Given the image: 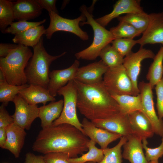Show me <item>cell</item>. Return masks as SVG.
Segmentation results:
<instances>
[{"mask_svg": "<svg viewBox=\"0 0 163 163\" xmlns=\"http://www.w3.org/2000/svg\"><path fill=\"white\" fill-rule=\"evenodd\" d=\"M89 140L74 126L63 124L42 129L32 148L34 151L44 154L59 152L66 154L69 158H75L88 150Z\"/></svg>", "mask_w": 163, "mask_h": 163, "instance_id": "6da1fadb", "label": "cell"}, {"mask_svg": "<svg viewBox=\"0 0 163 163\" xmlns=\"http://www.w3.org/2000/svg\"><path fill=\"white\" fill-rule=\"evenodd\" d=\"M77 94V107L91 121L106 119L120 112L118 103L103 83L85 84L74 79Z\"/></svg>", "mask_w": 163, "mask_h": 163, "instance_id": "7a4b0ae2", "label": "cell"}, {"mask_svg": "<svg viewBox=\"0 0 163 163\" xmlns=\"http://www.w3.org/2000/svg\"><path fill=\"white\" fill-rule=\"evenodd\" d=\"M43 40L42 37L39 42L33 47L34 53L28 62L25 72L28 84L40 85L47 89L51 64L65 55L66 52L56 56L50 55L45 49Z\"/></svg>", "mask_w": 163, "mask_h": 163, "instance_id": "3957f363", "label": "cell"}, {"mask_svg": "<svg viewBox=\"0 0 163 163\" xmlns=\"http://www.w3.org/2000/svg\"><path fill=\"white\" fill-rule=\"evenodd\" d=\"M18 45L6 57L0 58V70L8 83L16 86L27 83L25 69L33 55L28 47Z\"/></svg>", "mask_w": 163, "mask_h": 163, "instance_id": "277c9868", "label": "cell"}, {"mask_svg": "<svg viewBox=\"0 0 163 163\" xmlns=\"http://www.w3.org/2000/svg\"><path fill=\"white\" fill-rule=\"evenodd\" d=\"M88 8L85 5L81 6L80 10L86 18V21L81 22L80 24H88L92 27L94 34V39L91 45L86 49L76 53L75 56L77 59L93 60L99 56L102 49L110 44L115 38L111 32L96 22L93 17V7Z\"/></svg>", "mask_w": 163, "mask_h": 163, "instance_id": "5b68a950", "label": "cell"}, {"mask_svg": "<svg viewBox=\"0 0 163 163\" xmlns=\"http://www.w3.org/2000/svg\"><path fill=\"white\" fill-rule=\"evenodd\" d=\"M58 94L63 97V107L60 116L53 122L52 125L63 124L71 125L84 134L82 123L79 121L76 113L77 94L74 80L70 81L60 88Z\"/></svg>", "mask_w": 163, "mask_h": 163, "instance_id": "8992f818", "label": "cell"}, {"mask_svg": "<svg viewBox=\"0 0 163 163\" xmlns=\"http://www.w3.org/2000/svg\"><path fill=\"white\" fill-rule=\"evenodd\" d=\"M103 83L110 94L135 96L132 81L123 65L109 68L104 75Z\"/></svg>", "mask_w": 163, "mask_h": 163, "instance_id": "52a82bcc", "label": "cell"}, {"mask_svg": "<svg viewBox=\"0 0 163 163\" xmlns=\"http://www.w3.org/2000/svg\"><path fill=\"white\" fill-rule=\"evenodd\" d=\"M48 13L50 24L46 29L45 34L47 39H50L55 32L62 31L72 33L83 40L88 39L89 36L87 33L79 27L81 22L85 21L86 20L84 14H82L78 18L70 19L63 18L53 12Z\"/></svg>", "mask_w": 163, "mask_h": 163, "instance_id": "ba28073f", "label": "cell"}, {"mask_svg": "<svg viewBox=\"0 0 163 163\" xmlns=\"http://www.w3.org/2000/svg\"><path fill=\"white\" fill-rule=\"evenodd\" d=\"M138 88L141 95L142 112L150 121L154 133L163 137V120L160 119L155 112L153 100L152 88L149 82H140Z\"/></svg>", "mask_w": 163, "mask_h": 163, "instance_id": "9c48e42d", "label": "cell"}, {"mask_svg": "<svg viewBox=\"0 0 163 163\" xmlns=\"http://www.w3.org/2000/svg\"><path fill=\"white\" fill-rule=\"evenodd\" d=\"M155 56L151 50L140 47L137 52L132 51L124 58L123 65L132 81L135 96L140 94L138 79L141 69V62L146 59H153Z\"/></svg>", "mask_w": 163, "mask_h": 163, "instance_id": "30bf717a", "label": "cell"}, {"mask_svg": "<svg viewBox=\"0 0 163 163\" xmlns=\"http://www.w3.org/2000/svg\"><path fill=\"white\" fill-rule=\"evenodd\" d=\"M15 107L14 114L11 115L14 123L24 129L29 130L34 120L39 117V107L26 102L19 94L12 101Z\"/></svg>", "mask_w": 163, "mask_h": 163, "instance_id": "8fae6325", "label": "cell"}, {"mask_svg": "<svg viewBox=\"0 0 163 163\" xmlns=\"http://www.w3.org/2000/svg\"><path fill=\"white\" fill-rule=\"evenodd\" d=\"M148 26L137 40V43L142 47L148 44H161L163 45V12L152 13L149 14Z\"/></svg>", "mask_w": 163, "mask_h": 163, "instance_id": "7c38bea8", "label": "cell"}, {"mask_svg": "<svg viewBox=\"0 0 163 163\" xmlns=\"http://www.w3.org/2000/svg\"><path fill=\"white\" fill-rule=\"evenodd\" d=\"M79 65V62L76 59L68 68L54 70L50 72L47 89L52 96H56L60 88L65 86L70 81L74 79Z\"/></svg>", "mask_w": 163, "mask_h": 163, "instance_id": "4fadbf2b", "label": "cell"}, {"mask_svg": "<svg viewBox=\"0 0 163 163\" xmlns=\"http://www.w3.org/2000/svg\"><path fill=\"white\" fill-rule=\"evenodd\" d=\"M109 67L101 59L98 61L79 67L74 80L85 84H93L103 82V75Z\"/></svg>", "mask_w": 163, "mask_h": 163, "instance_id": "5bb4252c", "label": "cell"}, {"mask_svg": "<svg viewBox=\"0 0 163 163\" xmlns=\"http://www.w3.org/2000/svg\"><path fill=\"white\" fill-rule=\"evenodd\" d=\"M82 124L85 134L98 144L102 149L107 148L109 144L123 136L97 127L85 118L83 119Z\"/></svg>", "mask_w": 163, "mask_h": 163, "instance_id": "9a60e30c", "label": "cell"}, {"mask_svg": "<svg viewBox=\"0 0 163 163\" xmlns=\"http://www.w3.org/2000/svg\"><path fill=\"white\" fill-rule=\"evenodd\" d=\"M97 127L126 137L131 133L128 114L121 112L108 118L91 121Z\"/></svg>", "mask_w": 163, "mask_h": 163, "instance_id": "2e32d148", "label": "cell"}, {"mask_svg": "<svg viewBox=\"0 0 163 163\" xmlns=\"http://www.w3.org/2000/svg\"><path fill=\"white\" fill-rule=\"evenodd\" d=\"M128 115L131 135L142 141L153 136L155 133L152 125L142 111H135Z\"/></svg>", "mask_w": 163, "mask_h": 163, "instance_id": "e0dca14e", "label": "cell"}, {"mask_svg": "<svg viewBox=\"0 0 163 163\" xmlns=\"http://www.w3.org/2000/svg\"><path fill=\"white\" fill-rule=\"evenodd\" d=\"M138 0H119L114 5L110 13L95 19L99 24L105 27L113 19L123 14L144 12Z\"/></svg>", "mask_w": 163, "mask_h": 163, "instance_id": "ac0fdd59", "label": "cell"}, {"mask_svg": "<svg viewBox=\"0 0 163 163\" xmlns=\"http://www.w3.org/2000/svg\"><path fill=\"white\" fill-rule=\"evenodd\" d=\"M14 19L19 21L34 19L42 14V9L35 0H18L12 2Z\"/></svg>", "mask_w": 163, "mask_h": 163, "instance_id": "d6986e66", "label": "cell"}, {"mask_svg": "<svg viewBox=\"0 0 163 163\" xmlns=\"http://www.w3.org/2000/svg\"><path fill=\"white\" fill-rule=\"evenodd\" d=\"M6 130L7 140L3 149L9 150L18 158L24 144L26 135L25 129L14 123Z\"/></svg>", "mask_w": 163, "mask_h": 163, "instance_id": "ffe728a7", "label": "cell"}, {"mask_svg": "<svg viewBox=\"0 0 163 163\" xmlns=\"http://www.w3.org/2000/svg\"><path fill=\"white\" fill-rule=\"evenodd\" d=\"M123 145L122 156L130 163H149L143 151L142 140L131 135Z\"/></svg>", "mask_w": 163, "mask_h": 163, "instance_id": "44dd1931", "label": "cell"}, {"mask_svg": "<svg viewBox=\"0 0 163 163\" xmlns=\"http://www.w3.org/2000/svg\"><path fill=\"white\" fill-rule=\"evenodd\" d=\"M18 94L31 105L42 103L44 105L48 101L56 100L55 97L50 94L47 89L38 85H30L19 91Z\"/></svg>", "mask_w": 163, "mask_h": 163, "instance_id": "7402d4cb", "label": "cell"}, {"mask_svg": "<svg viewBox=\"0 0 163 163\" xmlns=\"http://www.w3.org/2000/svg\"><path fill=\"white\" fill-rule=\"evenodd\" d=\"M64 104L63 100L51 101L47 105L39 107V117L42 129L52 126L53 122L60 116Z\"/></svg>", "mask_w": 163, "mask_h": 163, "instance_id": "603a6c76", "label": "cell"}, {"mask_svg": "<svg viewBox=\"0 0 163 163\" xmlns=\"http://www.w3.org/2000/svg\"><path fill=\"white\" fill-rule=\"evenodd\" d=\"M46 31L44 26L40 25L15 35L12 41L18 44L33 47L39 42L42 35L45 34Z\"/></svg>", "mask_w": 163, "mask_h": 163, "instance_id": "cb8c5ba5", "label": "cell"}, {"mask_svg": "<svg viewBox=\"0 0 163 163\" xmlns=\"http://www.w3.org/2000/svg\"><path fill=\"white\" fill-rule=\"evenodd\" d=\"M111 95L119 105L120 112L128 114L136 111H142L141 97L140 94L137 96Z\"/></svg>", "mask_w": 163, "mask_h": 163, "instance_id": "d4e9b609", "label": "cell"}, {"mask_svg": "<svg viewBox=\"0 0 163 163\" xmlns=\"http://www.w3.org/2000/svg\"><path fill=\"white\" fill-rule=\"evenodd\" d=\"M16 86L9 84L0 70V101L5 107L10 101H13L19 91L28 87L29 84Z\"/></svg>", "mask_w": 163, "mask_h": 163, "instance_id": "484cf974", "label": "cell"}, {"mask_svg": "<svg viewBox=\"0 0 163 163\" xmlns=\"http://www.w3.org/2000/svg\"><path fill=\"white\" fill-rule=\"evenodd\" d=\"M153 59L146 76L152 89L163 77V45L161 46Z\"/></svg>", "mask_w": 163, "mask_h": 163, "instance_id": "4316f807", "label": "cell"}, {"mask_svg": "<svg viewBox=\"0 0 163 163\" xmlns=\"http://www.w3.org/2000/svg\"><path fill=\"white\" fill-rule=\"evenodd\" d=\"M96 143L90 140L88 144V151L83 154L80 157L69 158V163H86L88 162H94L98 163L101 162L104 157L103 149L97 148L95 145Z\"/></svg>", "mask_w": 163, "mask_h": 163, "instance_id": "83f0119b", "label": "cell"}, {"mask_svg": "<svg viewBox=\"0 0 163 163\" xmlns=\"http://www.w3.org/2000/svg\"><path fill=\"white\" fill-rule=\"evenodd\" d=\"M119 21L126 22L131 24L141 34L146 29L149 22V16L145 12L132 13L117 18Z\"/></svg>", "mask_w": 163, "mask_h": 163, "instance_id": "f1b7e54d", "label": "cell"}, {"mask_svg": "<svg viewBox=\"0 0 163 163\" xmlns=\"http://www.w3.org/2000/svg\"><path fill=\"white\" fill-rule=\"evenodd\" d=\"M99 56L109 68L120 66L123 62L124 58L110 44L102 49Z\"/></svg>", "mask_w": 163, "mask_h": 163, "instance_id": "f546056e", "label": "cell"}, {"mask_svg": "<svg viewBox=\"0 0 163 163\" xmlns=\"http://www.w3.org/2000/svg\"><path fill=\"white\" fill-rule=\"evenodd\" d=\"M127 140L126 137L122 136L119 142L115 146L103 149L104 157L102 161L98 163H122L123 156L121 148Z\"/></svg>", "mask_w": 163, "mask_h": 163, "instance_id": "4dcf8cb0", "label": "cell"}, {"mask_svg": "<svg viewBox=\"0 0 163 163\" xmlns=\"http://www.w3.org/2000/svg\"><path fill=\"white\" fill-rule=\"evenodd\" d=\"M12 2L7 0H0V30L3 33L8 25L14 20Z\"/></svg>", "mask_w": 163, "mask_h": 163, "instance_id": "1f68e13d", "label": "cell"}, {"mask_svg": "<svg viewBox=\"0 0 163 163\" xmlns=\"http://www.w3.org/2000/svg\"><path fill=\"white\" fill-rule=\"evenodd\" d=\"M118 24L110 29L115 38L132 39L141 34L131 24L126 22L120 21Z\"/></svg>", "mask_w": 163, "mask_h": 163, "instance_id": "d6a6232c", "label": "cell"}, {"mask_svg": "<svg viewBox=\"0 0 163 163\" xmlns=\"http://www.w3.org/2000/svg\"><path fill=\"white\" fill-rule=\"evenodd\" d=\"M46 19L39 22H31L26 21H19L13 22L8 27L5 33H10L15 35L24 32L32 27L38 26L44 23Z\"/></svg>", "mask_w": 163, "mask_h": 163, "instance_id": "836d02e7", "label": "cell"}, {"mask_svg": "<svg viewBox=\"0 0 163 163\" xmlns=\"http://www.w3.org/2000/svg\"><path fill=\"white\" fill-rule=\"evenodd\" d=\"M112 46L123 57L130 53L133 46L137 43V40L129 38H117L111 43Z\"/></svg>", "mask_w": 163, "mask_h": 163, "instance_id": "e575fe53", "label": "cell"}, {"mask_svg": "<svg viewBox=\"0 0 163 163\" xmlns=\"http://www.w3.org/2000/svg\"><path fill=\"white\" fill-rule=\"evenodd\" d=\"M142 147L145 150V156L147 160L149 162L150 161H158V159L163 156V137H162L161 142L160 145L155 148L149 147L147 145V139L142 141Z\"/></svg>", "mask_w": 163, "mask_h": 163, "instance_id": "d590c367", "label": "cell"}, {"mask_svg": "<svg viewBox=\"0 0 163 163\" xmlns=\"http://www.w3.org/2000/svg\"><path fill=\"white\" fill-rule=\"evenodd\" d=\"M156 95V107L158 116L161 120L163 118V77L155 85V87Z\"/></svg>", "mask_w": 163, "mask_h": 163, "instance_id": "8d00e7d4", "label": "cell"}, {"mask_svg": "<svg viewBox=\"0 0 163 163\" xmlns=\"http://www.w3.org/2000/svg\"><path fill=\"white\" fill-rule=\"evenodd\" d=\"M43 157L46 163H69L68 155L62 152H50L45 154Z\"/></svg>", "mask_w": 163, "mask_h": 163, "instance_id": "74e56055", "label": "cell"}, {"mask_svg": "<svg viewBox=\"0 0 163 163\" xmlns=\"http://www.w3.org/2000/svg\"><path fill=\"white\" fill-rule=\"evenodd\" d=\"M5 106L2 104L0 107V128H6L14 123V120L6 110Z\"/></svg>", "mask_w": 163, "mask_h": 163, "instance_id": "f35d334b", "label": "cell"}, {"mask_svg": "<svg viewBox=\"0 0 163 163\" xmlns=\"http://www.w3.org/2000/svg\"><path fill=\"white\" fill-rule=\"evenodd\" d=\"M41 8L47 10L48 13L53 12L59 14V12L56 7V0H35Z\"/></svg>", "mask_w": 163, "mask_h": 163, "instance_id": "ab89813d", "label": "cell"}, {"mask_svg": "<svg viewBox=\"0 0 163 163\" xmlns=\"http://www.w3.org/2000/svg\"><path fill=\"white\" fill-rule=\"evenodd\" d=\"M18 45L1 43L0 44V57H5L13 50L17 48Z\"/></svg>", "mask_w": 163, "mask_h": 163, "instance_id": "60d3db41", "label": "cell"}, {"mask_svg": "<svg viewBox=\"0 0 163 163\" xmlns=\"http://www.w3.org/2000/svg\"><path fill=\"white\" fill-rule=\"evenodd\" d=\"M24 163H46L43 156H37L34 154L28 152L25 155Z\"/></svg>", "mask_w": 163, "mask_h": 163, "instance_id": "b9f144b4", "label": "cell"}, {"mask_svg": "<svg viewBox=\"0 0 163 163\" xmlns=\"http://www.w3.org/2000/svg\"><path fill=\"white\" fill-rule=\"evenodd\" d=\"M7 140L6 128H0V147L3 149Z\"/></svg>", "mask_w": 163, "mask_h": 163, "instance_id": "7bdbcfd3", "label": "cell"}, {"mask_svg": "<svg viewBox=\"0 0 163 163\" xmlns=\"http://www.w3.org/2000/svg\"><path fill=\"white\" fill-rule=\"evenodd\" d=\"M149 163H159L158 161H150Z\"/></svg>", "mask_w": 163, "mask_h": 163, "instance_id": "ee69618b", "label": "cell"}, {"mask_svg": "<svg viewBox=\"0 0 163 163\" xmlns=\"http://www.w3.org/2000/svg\"><path fill=\"white\" fill-rule=\"evenodd\" d=\"M86 163H96L94 162L91 161V162H86Z\"/></svg>", "mask_w": 163, "mask_h": 163, "instance_id": "f6af8a7d", "label": "cell"}]
</instances>
